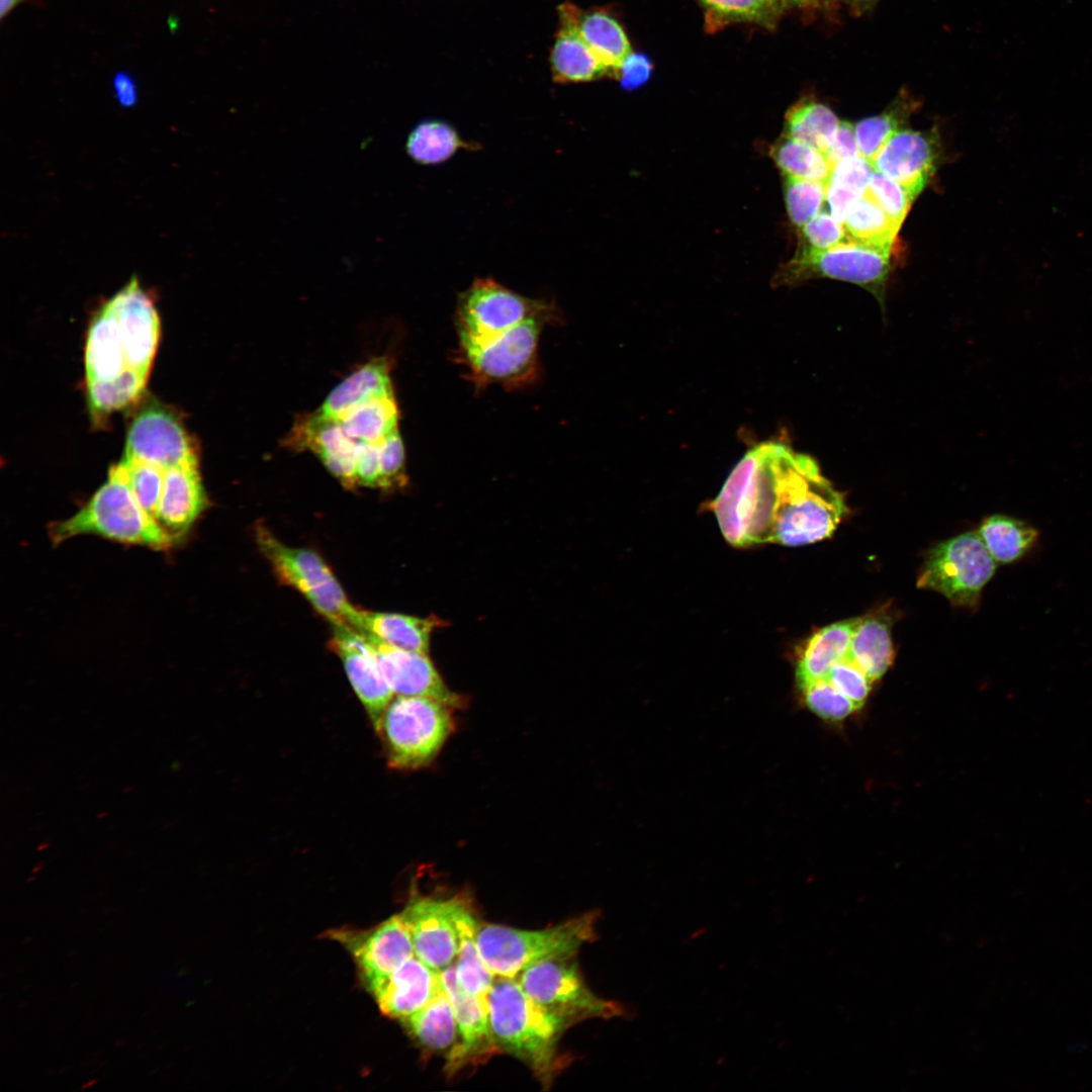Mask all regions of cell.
Returning <instances> with one entry per match:
<instances>
[{
  "mask_svg": "<svg viewBox=\"0 0 1092 1092\" xmlns=\"http://www.w3.org/2000/svg\"><path fill=\"white\" fill-rule=\"evenodd\" d=\"M734 547L800 546L829 537L847 512L816 461L777 442L749 450L712 503Z\"/></svg>",
  "mask_w": 1092,
  "mask_h": 1092,
  "instance_id": "cell-1",
  "label": "cell"
},
{
  "mask_svg": "<svg viewBox=\"0 0 1092 1092\" xmlns=\"http://www.w3.org/2000/svg\"><path fill=\"white\" fill-rule=\"evenodd\" d=\"M487 1002L498 1048L524 1061L543 1084H549L558 1068V1040L571 1024L535 1003L515 978L494 979Z\"/></svg>",
  "mask_w": 1092,
  "mask_h": 1092,
  "instance_id": "cell-2",
  "label": "cell"
},
{
  "mask_svg": "<svg viewBox=\"0 0 1092 1092\" xmlns=\"http://www.w3.org/2000/svg\"><path fill=\"white\" fill-rule=\"evenodd\" d=\"M50 538L60 544L78 535L95 534L107 539L166 550L175 540L149 516L129 486L112 466L107 481L73 517L50 526Z\"/></svg>",
  "mask_w": 1092,
  "mask_h": 1092,
  "instance_id": "cell-3",
  "label": "cell"
},
{
  "mask_svg": "<svg viewBox=\"0 0 1092 1092\" xmlns=\"http://www.w3.org/2000/svg\"><path fill=\"white\" fill-rule=\"evenodd\" d=\"M597 917V913H586L533 931L481 924L476 943L484 963L495 976L516 978L536 963L573 957L583 943L595 937Z\"/></svg>",
  "mask_w": 1092,
  "mask_h": 1092,
  "instance_id": "cell-4",
  "label": "cell"
},
{
  "mask_svg": "<svg viewBox=\"0 0 1092 1092\" xmlns=\"http://www.w3.org/2000/svg\"><path fill=\"white\" fill-rule=\"evenodd\" d=\"M453 709L429 697L394 696L376 729L389 766L415 769L431 763L454 730Z\"/></svg>",
  "mask_w": 1092,
  "mask_h": 1092,
  "instance_id": "cell-5",
  "label": "cell"
},
{
  "mask_svg": "<svg viewBox=\"0 0 1092 1092\" xmlns=\"http://www.w3.org/2000/svg\"><path fill=\"white\" fill-rule=\"evenodd\" d=\"M255 540L284 584L298 590L331 624L357 629L360 609L349 602L331 568L316 552L285 545L261 524L255 527Z\"/></svg>",
  "mask_w": 1092,
  "mask_h": 1092,
  "instance_id": "cell-6",
  "label": "cell"
},
{
  "mask_svg": "<svg viewBox=\"0 0 1092 1092\" xmlns=\"http://www.w3.org/2000/svg\"><path fill=\"white\" fill-rule=\"evenodd\" d=\"M888 252L845 243L827 250L801 248L775 276L779 285L829 278L850 282L873 293L885 309L886 282L891 270Z\"/></svg>",
  "mask_w": 1092,
  "mask_h": 1092,
  "instance_id": "cell-7",
  "label": "cell"
},
{
  "mask_svg": "<svg viewBox=\"0 0 1092 1092\" xmlns=\"http://www.w3.org/2000/svg\"><path fill=\"white\" fill-rule=\"evenodd\" d=\"M997 562L976 532H968L934 547L917 585L943 595L952 604L977 606L982 589L993 577Z\"/></svg>",
  "mask_w": 1092,
  "mask_h": 1092,
  "instance_id": "cell-8",
  "label": "cell"
},
{
  "mask_svg": "<svg viewBox=\"0 0 1092 1092\" xmlns=\"http://www.w3.org/2000/svg\"><path fill=\"white\" fill-rule=\"evenodd\" d=\"M550 304L525 297L488 278L477 279L458 301L459 340H481L532 320L550 323Z\"/></svg>",
  "mask_w": 1092,
  "mask_h": 1092,
  "instance_id": "cell-9",
  "label": "cell"
},
{
  "mask_svg": "<svg viewBox=\"0 0 1092 1092\" xmlns=\"http://www.w3.org/2000/svg\"><path fill=\"white\" fill-rule=\"evenodd\" d=\"M571 958L528 967L518 976L521 988L535 1003L571 1025L583 1019L619 1015L622 1009L616 1003L598 997L585 985Z\"/></svg>",
  "mask_w": 1092,
  "mask_h": 1092,
  "instance_id": "cell-10",
  "label": "cell"
},
{
  "mask_svg": "<svg viewBox=\"0 0 1092 1092\" xmlns=\"http://www.w3.org/2000/svg\"><path fill=\"white\" fill-rule=\"evenodd\" d=\"M544 321L532 320L481 340L460 341L474 378L483 384L517 386L534 379L537 350Z\"/></svg>",
  "mask_w": 1092,
  "mask_h": 1092,
  "instance_id": "cell-11",
  "label": "cell"
},
{
  "mask_svg": "<svg viewBox=\"0 0 1092 1092\" xmlns=\"http://www.w3.org/2000/svg\"><path fill=\"white\" fill-rule=\"evenodd\" d=\"M334 938L353 954L366 986L373 994L393 972L416 956L411 933L399 914L372 930L338 931Z\"/></svg>",
  "mask_w": 1092,
  "mask_h": 1092,
  "instance_id": "cell-12",
  "label": "cell"
},
{
  "mask_svg": "<svg viewBox=\"0 0 1092 1092\" xmlns=\"http://www.w3.org/2000/svg\"><path fill=\"white\" fill-rule=\"evenodd\" d=\"M125 457L168 470L198 465L193 444L178 419L161 407H148L132 421L125 444Z\"/></svg>",
  "mask_w": 1092,
  "mask_h": 1092,
  "instance_id": "cell-13",
  "label": "cell"
},
{
  "mask_svg": "<svg viewBox=\"0 0 1092 1092\" xmlns=\"http://www.w3.org/2000/svg\"><path fill=\"white\" fill-rule=\"evenodd\" d=\"M440 978L452 1004L460 1036V1042L449 1051L445 1067L448 1074H454L467 1065L485 1062L500 1049L490 1028L488 1002L461 988L454 964L441 970Z\"/></svg>",
  "mask_w": 1092,
  "mask_h": 1092,
  "instance_id": "cell-14",
  "label": "cell"
},
{
  "mask_svg": "<svg viewBox=\"0 0 1092 1092\" xmlns=\"http://www.w3.org/2000/svg\"><path fill=\"white\" fill-rule=\"evenodd\" d=\"M106 303L117 321L127 368L148 375L160 335L152 298L133 277Z\"/></svg>",
  "mask_w": 1092,
  "mask_h": 1092,
  "instance_id": "cell-15",
  "label": "cell"
},
{
  "mask_svg": "<svg viewBox=\"0 0 1092 1092\" xmlns=\"http://www.w3.org/2000/svg\"><path fill=\"white\" fill-rule=\"evenodd\" d=\"M331 647L341 658L348 678L376 730L394 693L370 644L351 627L332 624Z\"/></svg>",
  "mask_w": 1092,
  "mask_h": 1092,
  "instance_id": "cell-16",
  "label": "cell"
},
{
  "mask_svg": "<svg viewBox=\"0 0 1092 1092\" xmlns=\"http://www.w3.org/2000/svg\"><path fill=\"white\" fill-rule=\"evenodd\" d=\"M370 644L380 669L394 696H422L460 708L463 699L450 691L428 657V653L404 650L361 633Z\"/></svg>",
  "mask_w": 1092,
  "mask_h": 1092,
  "instance_id": "cell-17",
  "label": "cell"
},
{
  "mask_svg": "<svg viewBox=\"0 0 1092 1092\" xmlns=\"http://www.w3.org/2000/svg\"><path fill=\"white\" fill-rule=\"evenodd\" d=\"M938 157L934 130L902 128L885 143L871 164L875 171L900 183L916 198L935 172Z\"/></svg>",
  "mask_w": 1092,
  "mask_h": 1092,
  "instance_id": "cell-18",
  "label": "cell"
},
{
  "mask_svg": "<svg viewBox=\"0 0 1092 1092\" xmlns=\"http://www.w3.org/2000/svg\"><path fill=\"white\" fill-rule=\"evenodd\" d=\"M399 915L411 933L416 957L437 972L452 964L458 939L450 899L414 897Z\"/></svg>",
  "mask_w": 1092,
  "mask_h": 1092,
  "instance_id": "cell-19",
  "label": "cell"
},
{
  "mask_svg": "<svg viewBox=\"0 0 1092 1092\" xmlns=\"http://www.w3.org/2000/svg\"><path fill=\"white\" fill-rule=\"evenodd\" d=\"M292 445L317 455L334 476L348 487L356 486L359 442L351 439L339 421L318 413L299 422L292 433Z\"/></svg>",
  "mask_w": 1092,
  "mask_h": 1092,
  "instance_id": "cell-20",
  "label": "cell"
},
{
  "mask_svg": "<svg viewBox=\"0 0 1092 1092\" xmlns=\"http://www.w3.org/2000/svg\"><path fill=\"white\" fill-rule=\"evenodd\" d=\"M198 465L165 470L156 521L177 542L207 507Z\"/></svg>",
  "mask_w": 1092,
  "mask_h": 1092,
  "instance_id": "cell-21",
  "label": "cell"
},
{
  "mask_svg": "<svg viewBox=\"0 0 1092 1092\" xmlns=\"http://www.w3.org/2000/svg\"><path fill=\"white\" fill-rule=\"evenodd\" d=\"M441 990L440 972L413 957L373 995L384 1015L404 1019L423 1008Z\"/></svg>",
  "mask_w": 1092,
  "mask_h": 1092,
  "instance_id": "cell-22",
  "label": "cell"
},
{
  "mask_svg": "<svg viewBox=\"0 0 1092 1092\" xmlns=\"http://www.w3.org/2000/svg\"><path fill=\"white\" fill-rule=\"evenodd\" d=\"M558 16L574 25L580 36L618 78L625 59L632 53L629 39L621 24L603 10L583 11L570 2L558 7Z\"/></svg>",
  "mask_w": 1092,
  "mask_h": 1092,
  "instance_id": "cell-23",
  "label": "cell"
},
{
  "mask_svg": "<svg viewBox=\"0 0 1092 1092\" xmlns=\"http://www.w3.org/2000/svg\"><path fill=\"white\" fill-rule=\"evenodd\" d=\"M450 911L458 939L456 976L468 994L487 1002L495 975L484 963L476 943L478 922L463 898H450Z\"/></svg>",
  "mask_w": 1092,
  "mask_h": 1092,
  "instance_id": "cell-24",
  "label": "cell"
},
{
  "mask_svg": "<svg viewBox=\"0 0 1092 1092\" xmlns=\"http://www.w3.org/2000/svg\"><path fill=\"white\" fill-rule=\"evenodd\" d=\"M859 618L828 625L814 633L805 645L796 667L799 691L826 679L833 664L846 657Z\"/></svg>",
  "mask_w": 1092,
  "mask_h": 1092,
  "instance_id": "cell-25",
  "label": "cell"
},
{
  "mask_svg": "<svg viewBox=\"0 0 1092 1092\" xmlns=\"http://www.w3.org/2000/svg\"><path fill=\"white\" fill-rule=\"evenodd\" d=\"M551 53L553 78L560 83L587 82L609 74L607 67L569 21L559 18Z\"/></svg>",
  "mask_w": 1092,
  "mask_h": 1092,
  "instance_id": "cell-26",
  "label": "cell"
},
{
  "mask_svg": "<svg viewBox=\"0 0 1092 1092\" xmlns=\"http://www.w3.org/2000/svg\"><path fill=\"white\" fill-rule=\"evenodd\" d=\"M85 367L87 381L110 380L126 366L118 325L113 311L105 303L98 311L89 329Z\"/></svg>",
  "mask_w": 1092,
  "mask_h": 1092,
  "instance_id": "cell-27",
  "label": "cell"
},
{
  "mask_svg": "<svg viewBox=\"0 0 1092 1092\" xmlns=\"http://www.w3.org/2000/svg\"><path fill=\"white\" fill-rule=\"evenodd\" d=\"M437 624L432 618L360 610L356 631L393 647L428 653L431 633Z\"/></svg>",
  "mask_w": 1092,
  "mask_h": 1092,
  "instance_id": "cell-28",
  "label": "cell"
},
{
  "mask_svg": "<svg viewBox=\"0 0 1092 1092\" xmlns=\"http://www.w3.org/2000/svg\"><path fill=\"white\" fill-rule=\"evenodd\" d=\"M389 392H392L389 363L384 358H377L336 386L317 413L337 420L354 406Z\"/></svg>",
  "mask_w": 1092,
  "mask_h": 1092,
  "instance_id": "cell-29",
  "label": "cell"
},
{
  "mask_svg": "<svg viewBox=\"0 0 1092 1092\" xmlns=\"http://www.w3.org/2000/svg\"><path fill=\"white\" fill-rule=\"evenodd\" d=\"M997 563L1010 564L1030 555L1039 542V531L1030 523L1006 515L986 518L978 531Z\"/></svg>",
  "mask_w": 1092,
  "mask_h": 1092,
  "instance_id": "cell-30",
  "label": "cell"
},
{
  "mask_svg": "<svg viewBox=\"0 0 1092 1092\" xmlns=\"http://www.w3.org/2000/svg\"><path fill=\"white\" fill-rule=\"evenodd\" d=\"M846 658L873 681L883 676L894 658L889 621L882 616L859 618Z\"/></svg>",
  "mask_w": 1092,
  "mask_h": 1092,
  "instance_id": "cell-31",
  "label": "cell"
},
{
  "mask_svg": "<svg viewBox=\"0 0 1092 1092\" xmlns=\"http://www.w3.org/2000/svg\"><path fill=\"white\" fill-rule=\"evenodd\" d=\"M356 442L378 443L397 431L398 411L393 392L370 398L337 419Z\"/></svg>",
  "mask_w": 1092,
  "mask_h": 1092,
  "instance_id": "cell-32",
  "label": "cell"
},
{
  "mask_svg": "<svg viewBox=\"0 0 1092 1092\" xmlns=\"http://www.w3.org/2000/svg\"><path fill=\"white\" fill-rule=\"evenodd\" d=\"M404 1020L414 1037L429 1051H450L456 1044L459 1034L457 1021L443 988L429 1003Z\"/></svg>",
  "mask_w": 1092,
  "mask_h": 1092,
  "instance_id": "cell-33",
  "label": "cell"
},
{
  "mask_svg": "<svg viewBox=\"0 0 1092 1092\" xmlns=\"http://www.w3.org/2000/svg\"><path fill=\"white\" fill-rule=\"evenodd\" d=\"M842 223L850 243L888 253L900 229L864 194L850 205Z\"/></svg>",
  "mask_w": 1092,
  "mask_h": 1092,
  "instance_id": "cell-34",
  "label": "cell"
},
{
  "mask_svg": "<svg viewBox=\"0 0 1092 1092\" xmlns=\"http://www.w3.org/2000/svg\"><path fill=\"white\" fill-rule=\"evenodd\" d=\"M839 122L829 107L807 100L795 104L787 112L785 134L825 154L834 140Z\"/></svg>",
  "mask_w": 1092,
  "mask_h": 1092,
  "instance_id": "cell-35",
  "label": "cell"
},
{
  "mask_svg": "<svg viewBox=\"0 0 1092 1092\" xmlns=\"http://www.w3.org/2000/svg\"><path fill=\"white\" fill-rule=\"evenodd\" d=\"M447 122L425 120L410 132L405 149L410 157L423 165L445 162L461 148H469Z\"/></svg>",
  "mask_w": 1092,
  "mask_h": 1092,
  "instance_id": "cell-36",
  "label": "cell"
},
{
  "mask_svg": "<svg viewBox=\"0 0 1092 1092\" xmlns=\"http://www.w3.org/2000/svg\"><path fill=\"white\" fill-rule=\"evenodd\" d=\"M711 29L738 22L772 27L786 7L783 0H699Z\"/></svg>",
  "mask_w": 1092,
  "mask_h": 1092,
  "instance_id": "cell-37",
  "label": "cell"
},
{
  "mask_svg": "<svg viewBox=\"0 0 1092 1092\" xmlns=\"http://www.w3.org/2000/svg\"><path fill=\"white\" fill-rule=\"evenodd\" d=\"M770 156L785 176L826 184L829 180L831 167L824 154L787 134L772 145Z\"/></svg>",
  "mask_w": 1092,
  "mask_h": 1092,
  "instance_id": "cell-38",
  "label": "cell"
},
{
  "mask_svg": "<svg viewBox=\"0 0 1092 1092\" xmlns=\"http://www.w3.org/2000/svg\"><path fill=\"white\" fill-rule=\"evenodd\" d=\"M148 375L126 369L103 381H87L89 403L97 413H110L134 401L145 388Z\"/></svg>",
  "mask_w": 1092,
  "mask_h": 1092,
  "instance_id": "cell-39",
  "label": "cell"
},
{
  "mask_svg": "<svg viewBox=\"0 0 1092 1092\" xmlns=\"http://www.w3.org/2000/svg\"><path fill=\"white\" fill-rule=\"evenodd\" d=\"M113 467L125 480L143 510L156 520L165 470L125 456Z\"/></svg>",
  "mask_w": 1092,
  "mask_h": 1092,
  "instance_id": "cell-40",
  "label": "cell"
},
{
  "mask_svg": "<svg viewBox=\"0 0 1092 1092\" xmlns=\"http://www.w3.org/2000/svg\"><path fill=\"white\" fill-rule=\"evenodd\" d=\"M911 110L905 103H896L879 115L859 120L855 136L859 154L870 163L885 143L907 121Z\"/></svg>",
  "mask_w": 1092,
  "mask_h": 1092,
  "instance_id": "cell-41",
  "label": "cell"
},
{
  "mask_svg": "<svg viewBox=\"0 0 1092 1092\" xmlns=\"http://www.w3.org/2000/svg\"><path fill=\"white\" fill-rule=\"evenodd\" d=\"M826 183L785 176L786 207L791 221L802 228L820 212L825 201Z\"/></svg>",
  "mask_w": 1092,
  "mask_h": 1092,
  "instance_id": "cell-42",
  "label": "cell"
},
{
  "mask_svg": "<svg viewBox=\"0 0 1092 1092\" xmlns=\"http://www.w3.org/2000/svg\"><path fill=\"white\" fill-rule=\"evenodd\" d=\"M807 708L826 721L846 719L857 707L838 692L827 679L813 682L800 691Z\"/></svg>",
  "mask_w": 1092,
  "mask_h": 1092,
  "instance_id": "cell-43",
  "label": "cell"
},
{
  "mask_svg": "<svg viewBox=\"0 0 1092 1092\" xmlns=\"http://www.w3.org/2000/svg\"><path fill=\"white\" fill-rule=\"evenodd\" d=\"M864 195L878 204L899 226L915 199L906 187L877 171H874Z\"/></svg>",
  "mask_w": 1092,
  "mask_h": 1092,
  "instance_id": "cell-44",
  "label": "cell"
},
{
  "mask_svg": "<svg viewBox=\"0 0 1092 1092\" xmlns=\"http://www.w3.org/2000/svg\"><path fill=\"white\" fill-rule=\"evenodd\" d=\"M826 679L853 702L857 709L863 706L873 684V680L846 657L832 665Z\"/></svg>",
  "mask_w": 1092,
  "mask_h": 1092,
  "instance_id": "cell-45",
  "label": "cell"
},
{
  "mask_svg": "<svg viewBox=\"0 0 1092 1092\" xmlns=\"http://www.w3.org/2000/svg\"><path fill=\"white\" fill-rule=\"evenodd\" d=\"M805 242L803 248L827 250L841 244L850 243L843 223L827 212H819L801 228Z\"/></svg>",
  "mask_w": 1092,
  "mask_h": 1092,
  "instance_id": "cell-46",
  "label": "cell"
},
{
  "mask_svg": "<svg viewBox=\"0 0 1092 1092\" xmlns=\"http://www.w3.org/2000/svg\"><path fill=\"white\" fill-rule=\"evenodd\" d=\"M872 164L863 157L856 156L836 164L830 172L827 183L833 184L858 195H863L874 173Z\"/></svg>",
  "mask_w": 1092,
  "mask_h": 1092,
  "instance_id": "cell-47",
  "label": "cell"
},
{
  "mask_svg": "<svg viewBox=\"0 0 1092 1092\" xmlns=\"http://www.w3.org/2000/svg\"><path fill=\"white\" fill-rule=\"evenodd\" d=\"M381 488L403 485L404 448L398 431L380 443Z\"/></svg>",
  "mask_w": 1092,
  "mask_h": 1092,
  "instance_id": "cell-48",
  "label": "cell"
},
{
  "mask_svg": "<svg viewBox=\"0 0 1092 1092\" xmlns=\"http://www.w3.org/2000/svg\"><path fill=\"white\" fill-rule=\"evenodd\" d=\"M380 443L359 442L356 462L357 485L381 487Z\"/></svg>",
  "mask_w": 1092,
  "mask_h": 1092,
  "instance_id": "cell-49",
  "label": "cell"
},
{
  "mask_svg": "<svg viewBox=\"0 0 1092 1092\" xmlns=\"http://www.w3.org/2000/svg\"><path fill=\"white\" fill-rule=\"evenodd\" d=\"M859 155L854 126L847 121H840L834 140L824 154L831 169L839 162Z\"/></svg>",
  "mask_w": 1092,
  "mask_h": 1092,
  "instance_id": "cell-50",
  "label": "cell"
},
{
  "mask_svg": "<svg viewBox=\"0 0 1092 1092\" xmlns=\"http://www.w3.org/2000/svg\"><path fill=\"white\" fill-rule=\"evenodd\" d=\"M651 70V63L646 56L632 52L623 62L618 78L624 89L632 90L648 81Z\"/></svg>",
  "mask_w": 1092,
  "mask_h": 1092,
  "instance_id": "cell-51",
  "label": "cell"
},
{
  "mask_svg": "<svg viewBox=\"0 0 1092 1092\" xmlns=\"http://www.w3.org/2000/svg\"><path fill=\"white\" fill-rule=\"evenodd\" d=\"M860 197L861 195L845 188L829 183L826 185L825 201L829 204L832 216L840 222H843L850 205Z\"/></svg>",
  "mask_w": 1092,
  "mask_h": 1092,
  "instance_id": "cell-52",
  "label": "cell"
},
{
  "mask_svg": "<svg viewBox=\"0 0 1092 1092\" xmlns=\"http://www.w3.org/2000/svg\"><path fill=\"white\" fill-rule=\"evenodd\" d=\"M114 95L119 104L130 107L138 101V88L134 80L125 72H119L113 79Z\"/></svg>",
  "mask_w": 1092,
  "mask_h": 1092,
  "instance_id": "cell-53",
  "label": "cell"
},
{
  "mask_svg": "<svg viewBox=\"0 0 1092 1092\" xmlns=\"http://www.w3.org/2000/svg\"><path fill=\"white\" fill-rule=\"evenodd\" d=\"M26 0H0V17L4 19L16 6Z\"/></svg>",
  "mask_w": 1092,
  "mask_h": 1092,
  "instance_id": "cell-54",
  "label": "cell"
},
{
  "mask_svg": "<svg viewBox=\"0 0 1092 1092\" xmlns=\"http://www.w3.org/2000/svg\"><path fill=\"white\" fill-rule=\"evenodd\" d=\"M783 1L786 3V5H788V4H797V3L801 2V0H783Z\"/></svg>",
  "mask_w": 1092,
  "mask_h": 1092,
  "instance_id": "cell-55",
  "label": "cell"
},
{
  "mask_svg": "<svg viewBox=\"0 0 1092 1092\" xmlns=\"http://www.w3.org/2000/svg\"><path fill=\"white\" fill-rule=\"evenodd\" d=\"M96 1082H97V1080H92V1081L86 1083L85 1085H83L82 1088L84 1089V1088L90 1087Z\"/></svg>",
  "mask_w": 1092,
  "mask_h": 1092,
  "instance_id": "cell-56",
  "label": "cell"
},
{
  "mask_svg": "<svg viewBox=\"0 0 1092 1092\" xmlns=\"http://www.w3.org/2000/svg\"><path fill=\"white\" fill-rule=\"evenodd\" d=\"M855 1H858V2H868V1H871V0H855Z\"/></svg>",
  "mask_w": 1092,
  "mask_h": 1092,
  "instance_id": "cell-57",
  "label": "cell"
}]
</instances>
